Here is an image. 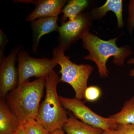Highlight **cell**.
Returning <instances> with one entry per match:
<instances>
[{
    "mask_svg": "<svg viewBox=\"0 0 134 134\" xmlns=\"http://www.w3.org/2000/svg\"><path fill=\"white\" fill-rule=\"evenodd\" d=\"M8 40L7 35L3 32L1 30H0V61L1 62L4 57V51L5 45L8 43Z\"/></svg>",
    "mask_w": 134,
    "mask_h": 134,
    "instance_id": "19",
    "label": "cell"
},
{
    "mask_svg": "<svg viewBox=\"0 0 134 134\" xmlns=\"http://www.w3.org/2000/svg\"><path fill=\"white\" fill-rule=\"evenodd\" d=\"M66 134H101L103 130L97 128L82 122L72 114L63 127Z\"/></svg>",
    "mask_w": 134,
    "mask_h": 134,
    "instance_id": "12",
    "label": "cell"
},
{
    "mask_svg": "<svg viewBox=\"0 0 134 134\" xmlns=\"http://www.w3.org/2000/svg\"><path fill=\"white\" fill-rule=\"evenodd\" d=\"M46 78L18 85L6 97V102L20 124L36 119L45 87Z\"/></svg>",
    "mask_w": 134,
    "mask_h": 134,
    "instance_id": "1",
    "label": "cell"
},
{
    "mask_svg": "<svg viewBox=\"0 0 134 134\" xmlns=\"http://www.w3.org/2000/svg\"><path fill=\"white\" fill-rule=\"evenodd\" d=\"M129 18L128 24L130 31L134 27V0H131L129 5Z\"/></svg>",
    "mask_w": 134,
    "mask_h": 134,
    "instance_id": "18",
    "label": "cell"
},
{
    "mask_svg": "<svg viewBox=\"0 0 134 134\" xmlns=\"http://www.w3.org/2000/svg\"><path fill=\"white\" fill-rule=\"evenodd\" d=\"M101 134H119V133L117 129H111L104 130Z\"/></svg>",
    "mask_w": 134,
    "mask_h": 134,
    "instance_id": "22",
    "label": "cell"
},
{
    "mask_svg": "<svg viewBox=\"0 0 134 134\" xmlns=\"http://www.w3.org/2000/svg\"><path fill=\"white\" fill-rule=\"evenodd\" d=\"M86 20L83 16L79 15L75 19L63 23L59 26L58 31L59 33L61 43L60 45L64 48L68 43L80 37L85 30Z\"/></svg>",
    "mask_w": 134,
    "mask_h": 134,
    "instance_id": "9",
    "label": "cell"
},
{
    "mask_svg": "<svg viewBox=\"0 0 134 134\" xmlns=\"http://www.w3.org/2000/svg\"><path fill=\"white\" fill-rule=\"evenodd\" d=\"M88 2L86 0H72L62 9L64 18H68L69 20L75 19L88 5Z\"/></svg>",
    "mask_w": 134,
    "mask_h": 134,
    "instance_id": "15",
    "label": "cell"
},
{
    "mask_svg": "<svg viewBox=\"0 0 134 134\" xmlns=\"http://www.w3.org/2000/svg\"><path fill=\"white\" fill-rule=\"evenodd\" d=\"M27 134H50V133L36 119L27 121L23 125Z\"/></svg>",
    "mask_w": 134,
    "mask_h": 134,
    "instance_id": "16",
    "label": "cell"
},
{
    "mask_svg": "<svg viewBox=\"0 0 134 134\" xmlns=\"http://www.w3.org/2000/svg\"><path fill=\"white\" fill-rule=\"evenodd\" d=\"M101 94V91L97 86H89L85 92L84 98L89 102H94L98 100Z\"/></svg>",
    "mask_w": 134,
    "mask_h": 134,
    "instance_id": "17",
    "label": "cell"
},
{
    "mask_svg": "<svg viewBox=\"0 0 134 134\" xmlns=\"http://www.w3.org/2000/svg\"><path fill=\"white\" fill-rule=\"evenodd\" d=\"M50 134H65V132L63 129H60L50 133Z\"/></svg>",
    "mask_w": 134,
    "mask_h": 134,
    "instance_id": "24",
    "label": "cell"
},
{
    "mask_svg": "<svg viewBox=\"0 0 134 134\" xmlns=\"http://www.w3.org/2000/svg\"><path fill=\"white\" fill-rule=\"evenodd\" d=\"M63 107L72 112L77 119L97 128L104 130L117 129L118 125L112 119L104 118L97 114L84 104L82 100L77 98H68L59 96Z\"/></svg>",
    "mask_w": 134,
    "mask_h": 134,
    "instance_id": "5",
    "label": "cell"
},
{
    "mask_svg": "<svg viewBox=\"0 0 134 134\" xmlns=\"http://www.w3.org/2000/svg\"><path fill=\"white\" fill-rule=\"evenodd\" d=\"M18 85L29 81V78L32 77L46 78L58 65L54 59L32 58L25 51L18 53Z\"/></svg>",
    "mask_w": 134,
    "mask_h": 134,
    "instance_id": "6",
    "label": "cell"
},
{
    "mask_svg": "<svg viewBox=\"0 0 134 134\" xmlns=\"http://www.w3.org/2000/svg\"><path fill=\"white\" fill-rule=\"evenodd\" d=\"M128 63L134 65V58H132L128 61ZM130 75L132 77H134V68L130 72Z\"/></svg>",
    "mask_w": 134,
    "mask_h": 134,
    "instance_id": "23",
    "label": "cell"
},
{
    "mask_svg": "<svg viewBox=\"0 0 134 134\" xmlns=\"http://www.w3.org/2000/svg\"><path fill=\"white\" fill-rule=\"evenodd\" d=\"M119 134H134V125L132 124L118 125Z\"/></svg>",
    "mask_w": 134,
    "mask_h": 134,
    "instance_id": "20",
    "label": "cell"
},
{
    "mask_svg": "<svg viewBox=\"0 0 134 134\" xmlns=\"http://www.w3.org/2000/svg\"><path fill=\"white\" fill-rule=\"evenodd\" d=\"M79 37L82 40L84 47L89 52V55L85 56L84 59L91 60L96 63L102 77L108 76L106 63L110 57H114V64L121 66L123 65L126 58L133 53L128 47L117 46L116 41L118 37L104 40L85 30Z\"/></svg>",
    "mask_w": 134,
    "mask_h": 134,
    "instance_id": "2",
    "label": "cell"
},
{
    "mask_svg": "<svg viewBox=\"0 0 134 134\" xmlns=\"http://www.w3.org/2000/svg\"><path fill=\"white\" fill-rule=\"evenodd\" d=\"M58 19V16L38 18L32 22V28L34 35V52L37 51L42 36L58 30L59 27L57 24Z\"/></svg>",
    "mask_w": 134,
    "mask_h": 134,
    "instance_id": "10",
    "label": "cell"
},
{
    "mask_svg": "<svg viewBox=\"0 0 134 134\" xmlns=\"http://www.w3.org/2000/svg\"><path fill=\"white\" fill-rule=\"evenodd\" d=\"M65 49L59 45L53 52V59L61 67L60 81L70 85L75 92V98L81 100L84 98L87 82L93 68L90 65H78L72 62L65 55Z\"/></svg>",
    "mask_w": 134,
    "mask_h": 134,
    "instance_id": "4",
    "label": "cell"
},
{
    "mask_svg": "<svg viewBox=\"0 0 134 134\" xmlns=\"http://www.w3.org/2000/svg\"><path fill=\"white\" fill-rule=\"evenodd\" d=\"M15 134H27L25 131L23 125L20 124Z\"/></svg>",
    "mask_w": 134,
    "mask_h": 134,
    "instance_id": "21",
    "label": "cell"
},
{
    "mask_svg": "<svg viewBox=\"0 0 134 134\" xmlns=\"http://www.w3.org/2000/svg\"><path fill=\"white\" fill-rule=\"evenodd\" d=\"M33 3L36 7L33 11L26 17V20L32 22L41 18L58 16L62 13V8L66 2L64 0H41L27 1Z\"/></svg>",
    "mask_w": 134,
    "mask_h": 134,
    "instance_id": "8",
    "label": "cell"
},
{
    "mask_svg": "<svg viewBox=\"0 0 134 134\" xmlns=\"http://www.w3.org/2000/svg\"><path fill=\"white\" fill-rule=\"evenodd\" d=\"M16 48L1 62L0 97L5 99L10 92L15 88L18 82V74L15 66L16 55L19 50Z\"/></svg>",
    "mask_w": 134,
    "mask_h": 134,
    "instance_id": "7",
    "label": "cell"
},
{
    "mask_svg": "<svg viewBox=\"0 0 134 134\" xmlns=\"http://www.w3.org/2000/svg\"><path fill=\"white\" fill-rule=\"evenodd\" d=\"M110 117L118 125H134V96L125 102L119 112Z\"/></svg>",
    "mask_w": 134,
    "mask_h": 134,
    "instance_id": "13",
    "label": "cell"
},
{
    "mask_svg": "<svg viewBox=\"0 0 134 134\" xmlns=\"http://www.w3.org/2000/svg\"><path fill=\"white\" fill-rule=\"evenodd\" d=\"M60 82V78L54 70L47 77L45 97L40 105L36 119L50 133L63 129L68 119L57 92Z\"/></svg>",
    "mask_w": 134,
    "mask_h": 134,
    "instance_id": "3",
    "label": "cell"
},
{
    "mask_svg": "<svg viewBox=\"0 0 134 134\" xmlns=\"http://www.w3.org/2000/svg\"><path fill=\"white\" fill-rule=\"evenodd\" d=\"M20 123L5 99L0 100V134H15Z\"/></svg>",
    "mask_w": 134,
    "mask_h": 134,
    "instance_id": "11",
    "label": "cell"
},
{
    "mask_svg": "<svg viewBox=\"0 0 134 134\" xmlns=\"http://www.w3.org/2000/svg\"><path fill=\"white\" fill-rule=\"evenodd\" d=\"M109 11H113L117 18L118 27L121 28L124 25L122 19V1L121 0H108L105 3L97 9L96 12L99 16H104Z\"/></svg>",
    "mask_w": 134,
    "mask_h": 134,
    "instance_id": "14",
    "label": "cell"
}]
</instances>
